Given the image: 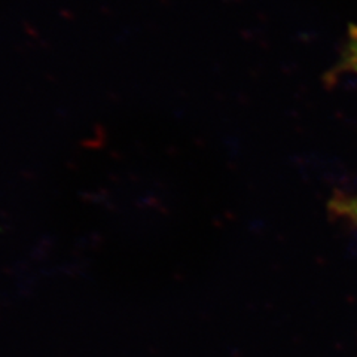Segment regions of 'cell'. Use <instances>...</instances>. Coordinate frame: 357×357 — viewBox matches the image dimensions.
<instances>
[{
    "instance_id": "6da1fadb",
    "label": "cell",
    "mask_w": 357,
    "mask_h": 357,
    "mask_svg": "<svg viewBox=\"0 0 357 357\" xmlns=\"http://www.w3.org/2000/svg\"><path fill=\"white\" fill-rule=\"evenodd\" d=\"M335 72L353 73L357 75V26L351 24L349 27L347 40L340 57V63Z\"/></svg>"
},
{
    "instance_id": "7a4b0ae2",
    "label": "cell",
    "mask_w": 357,
    "mask_h": 357,
    "mask_svg": "<svg viewBox=\"0 0 357 357\" xmlns=\"http://www.w3.org/2000/svg\"><path fill=\"white\" fill-rule=\"evenodd\" d=\"M332 208L357 227V195H338L332 201Z\"/></svg>"
}]
</instances>
